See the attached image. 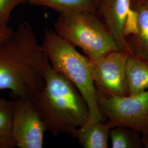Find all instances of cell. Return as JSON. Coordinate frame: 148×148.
<instances>
[{"mask_svg": "<svg viewBox=\"0 0 148 148\" xmlns=\"http://www.w3.org/2000/svg\"><path fill=\"white\" fill-rule=\"evenodd\" d=\"M143 145L145 148H148V133L147 134L143 136Z\"/></svg>", "mask_w": 148, "mask_h": 148, "instance_id": "cell-17", "label": "cell"}, {"mask_svg": "<svg viewBox=\"0 0 148 148\" xmlns=\"http://www.w3.org/2000/svg\"><path fill=\"white\" fill-rule=\"evenodd\" d=\"M54 32L74 47L81 48L90 60L119 49L97 12L60 13L54 23Z\"/></svg>", "mask_w": 148, "mask_h": 148, "instance_id": "cell-4", "label": "cell"}, {"mask_svg": "<svg viewBox=\"0 0 148 148\" xmlns=\"http://www.w3.org/2000/svg\"><path fill=\"white\" fill-rule=\"evenodd\" d=\"M132 5V0H101L97 8V14L103 18L119 49L130 54L125 32Z\"/></svg>", "mask_w": 148, "mask_h": 148, "instance_id": "cell-8", "label": "cell"}, {"mask_svg": "<svg viewBox=\"0 0 148 148\" xmlns=\"http://www.w3.org/2000/svg\"><path fill=\"white\" fill-rule=\"evenodd\" d=\"M101 0H92V1L93 2V4H94V5L95 6L96 9L97 8L98 6L99 5V3H101Z\"/></svg>", "mask_w": 148, "mask_h": 148, "instance_id": "cell-19", "label": "cell"}, {"mask_svg": "<svg viewBox=\"0 0 148 148\" xmlns=\"http://www.w3.org/2000/svg\"><path fill=\"white\" fill-rule=\"evenodd\" d=\"M46 131L53 137L73 131L90 120L87 104L75 85L54 70L48 60L45 70V86L32 99Z\"/></svg>", "mask_w": 148, "mask_h": 148, "instance_id": "cell-2", "label": "cell"}, {"mask_svg": "<svg viewBox=\"0 0 148 148\" xmlns=\"http://www.w3.org/2000/svg\"><path fill=\"white\" fill-rule=\"evenodd\" d=\"M27 2L30 5L48 8L59 14L83 11L97 12L92 0H27Z\"/></svg>", "mask_w": 148, "mask_h": 148, "instance_id": "cell-12", "label": "cell"}, {"mask_svg": "<svg viewBox=\"0 0 148 148\" xmlns=\"http://www.w3.org/2000/svg\"><path fill=\"white\" fill-rule=\"evenodd\" d=\"M52 69L70 80L79 90L89 110L90 121H103L97 98L90 59L52 29L45 31L42 45Z\"/></svg>", "mask_w": 148, "mask_h": 148, "instance_id": "cell-3", "label": "cell"}, {"mask_svg": "<svg viewBox=\"0 0 148 148\" xmlns=\"http://www.w3.org/2000/svg\"><path fill=\"white\" fill-rule=\"evenodd\" d=\"M136 3H139V4H142V5L148 6V0H140L139 1H138Z\"/></svg>", "mask_w": 148, "mask_h": 148, "instance_id": "cell-18", "label": "cell"}, {"mask_svg": "<svg viewBox=\"0 0 148 148\" xmlns=\"http://www.w3.org/2000/svg\"><path fill=\"white\" fill-rule=\"evenodd\" d=\"M13 29L8 26L7 27H0V46L10 36L12 32Z\"/></svg>", "mask_w": 148, "mask_h": 148, "instance_id": "cell-16", "label": "cell"}, {"mask_svg": "<svg viewBox=\"0 0 148 148\" xmlns=\"http://www.w3.org/2000/svg\"><path fill=\"white\" fill-rule=\"evenodd\" d=\"M96 90L99 110L110 128L123 126L142 136L148 134V90L126 96Z\"/></svg>", "mask_w": 148, "mask_h": 148, "instance_id": "cell-5", "label": "cell"}, {"mask_svg": "<svg viewBox=\"0 0 148 148\" xmlns=\"http://www.w3.org/2000/svg\"><path fill=\"white\" fill-rule=\"evenodd\" d=\"M13 101L0 98V148L17 147L12 132Z\"/></svg>", "mask_w": 148, "mask_h": 148, "instance_id": "cell-13", "label": "cell"}, {"mask_svg": "<svg viewBox=\"0 0 148 148\" xmlns=\"http://www.w3.org/2000/svg\"><path fill=\"white\" fill-rule=\"evenodd\" d=\"M134 16L126 32L131 54L148 60V6L133 4Z\"/></svg>", "mask_w": 148, "mask_h": 148, "instance_id": "cell-9", "label": "cell"}, {"mask_svg": "<svg viewBox=\"0 0 148 148\" xmlns=\"http://www.w3.org/2000/svg\"><path fill=\"white\" fill-rule=\"evenodd\" d=\"M140 1V0H132L133 4L137 3V2H138V1Z\"/></svg>", "mask_w": 148, "mask_h": 148, "instance_id": "cell-20", "label": "cell"}, {"mask_svg": "<svg viewBox=\"0 0 148 148\" xmlns=\"http://www.w3.org/2000/svg\"><path fill=\"white\" fill-rule=\"evenodd\" d=\"M48 60L30 24L21 23L0 46V90L31 99L45 86Z\"/></svg>", "mask_w": 148, "mask_h": 148, "instance_id": "cell-1", "label": "cell"}, {"mask_svg": "<svg viewBox=\"0 0 148 148\" xmlns=\"http://www.w3.org/2000/svg\"><path fill=\"white\" fill-rule=\"evenodd\" d=\"M136 132L128 127L119 126L110 129L109 138L111 148H139L143 145V139Z\"/></svg>", "mask_w": 148, "mask_h": 148, "instance_id": "cell-14", "label": "cell"}, {"mask_svg": "<svg viewBox=\"0 0 148 148\" xmlns=\"http://www.w3.org/2000/svg\"><path fill=\"white\" fill-rule=\"evenodd\" d=\"M27 0H0V27H8L11 14L17 6Z\"/></svg>", "mask_w": 148, "mask_h": 148, "instance_id": "cell-15", "label": "cell"}, {"mask_svg": "<svg viewBox=\"0 0 148 148\" xmlns=\"http://www.w3.org/2000/svg\"><path fill=\"white\" fill-rule=\"evenodd\" d=\"M110 129L106 122L88 120L74 130L71 137L77 139L84 148H106L108 147Z\"/></svg>", "mask_w": 148, "mask_h": 148, "instance_id": "cell-10", "label": "cell"}, {"mask_svg": "<svg viewBox=\"0 0 148 148\" xmlns=\"http://www.w3.org/2000/svg\"><path fill=\"white\" fill-rule=\"evenodd\" d=\"M130 54L117 49L90 59L96 88L114 95H128L126 68Z\"/></svg>", "mask_w": 148, "mask_h": 148, "instance_id": "cell-6", "label": "cell"}, {"mask_svg": "<svg viewBox=\"0 0 148 148\" xmlns=\"http://www.w3.org/2000/svg\"><path fill=\"white\" fill-rule=\"evenodd\" d=\"M12 132L17 147L42 148L45 125L32 101L14 98Z\"/></svg>", "mask_w": 148, "mask_h": 148, "instance_id": "cell-7", "label": "cell"}, {"mask_svg": "<svg viewBox=\"0 0 148 148\" xmlns=\"http://www.w3.org/2000/svg\"><path fill=\"white\" fill-rule=\"evenodd\" d=\"M128 95L148 90V60L129 54L126 68Z\"/></svg>", "mask_w": 148, "mask_h": 148, "instance_id": "cell-11", "label": "cell"}]
</instances>
